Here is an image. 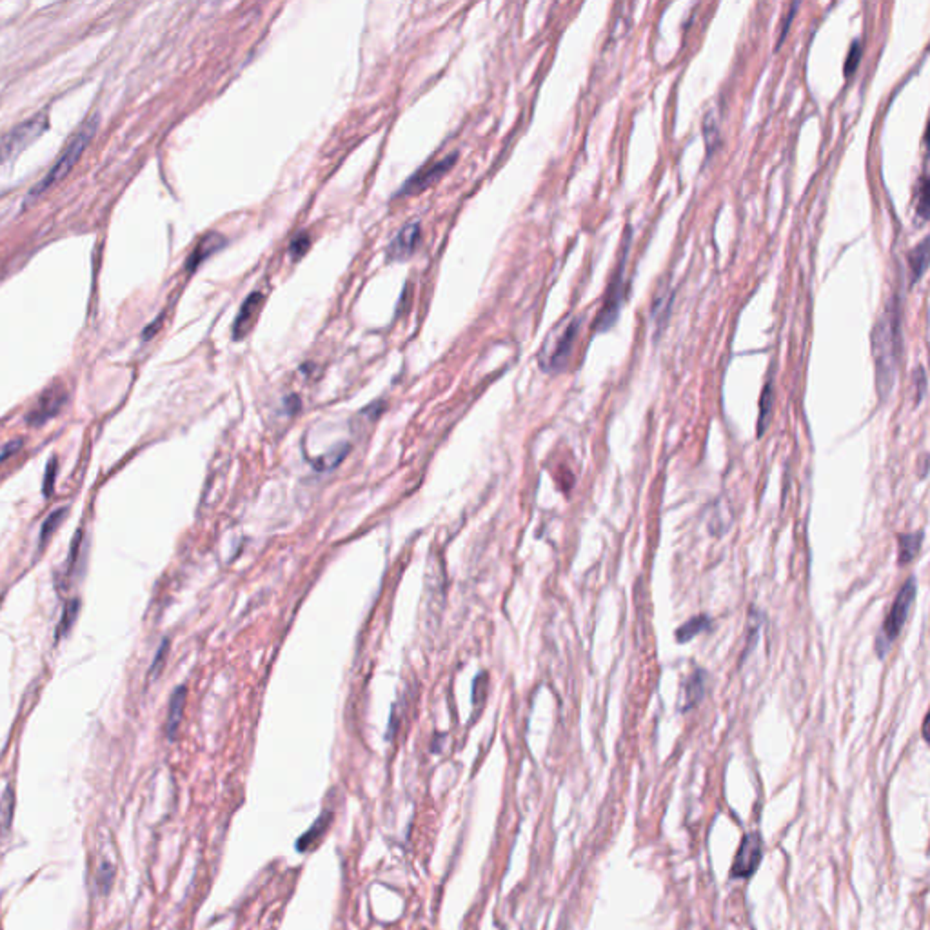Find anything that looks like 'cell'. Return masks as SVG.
<instances>
[{"mask_svg":"<svg viewBox=\"0 0 930 930\" xmlns=\"http://www.w3.org/2000/svg\"><path fill=\"white\" fill-rule=\"evenodd\" d=\"M874 364H876V385L881 398H887L894 387L903 351L901 334V304L892 297L885 304L883 311L874 323L870 333Z\"/></svg>","mask_w":930,"mask_h":930,"instance_id":"1","label":"cell"},{"mask_svg":"<svg viewBox=\"0 0 930 930\" xmlns=\"http://www.w3.org/2000/svg\"><path fill=\"white\" fill-rule=\"evenodd\" d=\"M97 125H99V117H97V114L84 120L82 124H80V127L75 131V135L71 136L68 140V144L64 146L62 153L58 155L57 162L53 164L46 177L42 178L40 182L33 187L32 193L27 195L26 204L29 202V200H33V198L40 197L42 193H46L53 184L60 182V180L68 175L69 169L77 164V160L84 153L86 146H88L89 142H91V138H93L95 131H97Z\"/></svg>","mask_w":930,"mask_h":930,"instance_id":"2","label":"cell"},{"mask_svg":"<svg viewBox=\"0 0 930 930\" xmlns=\"http://www.w3.org/2000/svg\"><path fill=\"white\" fill-rule=\"evenodd\" d=\"M629 247H631V228H627L624 234V245H622L620 260L618 264H616V269H614L613 275H611L607 291H605V298H603L602 309L598 311L596 320H594L593 323L594 333L609 331V329L616 323V320H618L620 311H622V304H624L625 300L624 280H625V267H627V256H629Z\"/></svg>","mask_w":930,"mask_h":930,"instance_id":"3","label":"cell"},{"mask_svg":"<svg viewBox=\"0 0 930 930\" xmlns=\"http://www.w3.org/2000/svg\"><path fill=\"white\" fill-rule=\"evenodd\" d=\"M580 326H582V318H569L549 333L547 340L541 345L540 354H538L540 367L546 373H560L561 369H565L574 342H576Z\"/></svg>","mask_w":930,"mask_h":930,"instance_id":"4","label":"cell"},{"mask_svg":"<svg viewBox=\"0 0 930 930\" xmlns=\"http://www.w3.org/2000/svg\"><path fill=\"white\" fill-rule=\"evenodd\" d=\"M914 600H916V580L914 578H910L898 593V596H896V600H894L892 603V607H890L889 614H887V618H885L883 625H881V629H879L878 638H876V650H878L879 658H883V656L889 652L890 645H892L894 639L899 636V633L903 629L905 622L909 618L910 607H912Z\"/></svg>","mask_w":930,"mask_h":930,"instance_id":"5","label":"cell"},{"mask_svg":"<svg viewBox=\"0 0 930 930\" xmlns=\"http://www.w3.org/2000/svg\"><path fill=\"white\" fill-rule=\"evenodd\" d=\"M47 130V114L38 113L29 120H24L22 124L8 133L4 138H0V167L5 166L8 162L21 155L32 142H35L38 136Z\"/></svg>","mask_w":930,"mask_h":930,"instance_id":"6","label":"cell"},{"mask_svg":"<svg viewBox=\"0 0 930 930\" xmlns=\"http://www.w3.org/2000/svg\"><path fill=\"white\" fill-rule=\"evenodd\" d=\"M761 837L758 832H748L745 834L739 845L738 853L734 856L731 876L733 878H748L756 872L759 861H761Z\"/></svg>","mask_w":930,"mask_h":930,"instance_id":"7","label":"cell"},{"mask_svg":"<svg viewBox=\"0 0 930 930\" xmlns=\"http://www.w3.org/2000/svg\"><path fill=\"white\" fill-rule=\"evenodd\" d=\"M456 156H458L456 153H452V155L445 156L443 160L435 162L431 166L421 167L420 171L415 173V175L404 184V187H402L400 191L396 193V197H407V195H418V193L426 191L427 187L432 186L435 182H438V180L454 166Z\"/></svg>","mask_w":930,"mask_h":930,"instance_id":"8","label":"cell"},{"mask_svg":"<svg viewBox=\"0 0 930 930\" xmlns=\"http://www.w3.org/2000/svg\"><path fill=\"white\" fill-rule=\"evenodd\" d=\"M420 236H421L420 223L411 222L407 223V225H404V228L393 236L389 245H387V249H385V258L389 262L406 260V258H409V256L416 251V247H418Z\"/></svg>","mask_w":930,"mask_h":930,"instance_id":"9","label":"cell"},{"mask_svg":"<svg viewBox=\"0 0 930 930\" xmlns=\"http://www.w3.org/2000/svg\"><path fill=\"white\" fill-rule=\"evenodd\" d=\"M66 398H68V395H66V391L60 385H55L51 389H47L40 396L37 406L27 413V424L35 427L46 424L49 418H53L58 411L62 409V406L66 404Z\"/></svg>","mask_w":930,"mask_h":930,"instance_id":"10","label":"cell"},{"mask_svg":"<svg viewBox=\"0 0 930 930\" xmlns=\"http://www.w3.org/2000/svg\"><path fill=\"white\" fill-rule=\"evenodd\" d=\"M262 302H264V297H262L260 293H253L247 297V300L244 302V306L240 307V313L234 318L233 323V334L234 340H240V338H244L245 333L249 331L253 322H255L256 315L260 311Z\"/></svg>","mask_w":930,"mask_h":930,"instance_id":"11","label":"cell"},{"mask_svg":"<svg viewBox=\"0 0 930 930\" xmlns=\"http://www.w3.org/2000/svg\"><path fill=\"white\" fill-rule=\"evenodd\" d=\"M707 689V672L703 669H696L685 681H683V705L681 711L687 712L692 707H696L705 696Z\"/></svg>","mask_w":930,"mask_h":930,"instance_id":"12","label":"cell"},{"mask_svg":"<svg viewBox=\"0 0 930 930\" xmlns=\"http://www.w3.org/2000/svg\"><path fill=\"white\" fill-rule=\"evenodd\" d=\"M225 244V238H223L222 234L219 233H208L204 234L202 238L198 240L197 247L193 249L191 256L187 258V271L197 269L198 265L202 264L208 256L215 255L217 251L222 249V245Z\"/></svg>","mask_w":930,"mask_h":930,"instance_id":"13","label":"cell"},{"mask_svg":"<svg viewBox=\"0 0 930 930\" xmlns=\"http://www.w3.org/2000/svg\"><path fill=\"white\" fill-rule=\"evenodd\" d=\"M331 821H333V814L331 812H322L318 820L315 821L311 825V829L304 834L297 842V851L300 853H307V851H311L318 845V843L322 842V837L328 834L329 825H331Z\"/></svg>","mask_w":930,"mask_h":930,"instance_id":"14","label":"cell"},{"mask_svg":"<svg viewBox=\"0 0 930 930\" xmlns=\"http://www.w3.org/2000/svg\"><path fill=\"white\" fill-rule=\"evenodd\" d=\"M923 533H909V535H899L898 536V543H899V551H898V563L899 565H907L910 561L914 560L916 554L920 552L921 543H923Z\"/></svg>","mask_w":930,"mask_h":930,"instance_id":"15","label":"cell"},{"mask_svg":"<svg viewBox=\"0 0 930 930\" xmlns=\"http://www.w3.org/2000/svg\"><path fill=\"white\" fill-rule=\"evenodd\" d=\"M186 698H187L186 687H178L177 691L173 692L171 702H169V712H167V736H169V738H173V736L177 734L180 720H182Z\"/></svg>","mask_w":930,"mask_h":930,"instance_id":"16","label":"cell"},{"mask_svg":"<svg viewBox=\"0 0 930 930\" xmlns=\"http://www.w3.org/2000/svg\"><path fill=\"white\" fill-rule=\"evenodd\" d=\"M927 267H929V242L925 240H921L920 244L916 245L914 249L910 251L909 255V271H910V282L914 284L921 278V276L925 275Z\"/></svg>","mask_w":930,"mask_h":930,"instance_id":"17","label":"cell"},{"mask_svg":"<svg viewBox=\"0 0 930 930\" xmlns=\"http://www.w3.org/2000/svg\"><path fill=\"white\" fill-rule=\"evenodd\" d=\"M711 625H712L711 620H709V616H705V614H702V616H694V618H691L689 622H685L681 627L676 629V639H678L680 644H687V641H691L694 636L711 629Z\"/></svg>","mask_w":930,"mask_h":930,"instance_id":"18","label":"cell"},{"mask_svg":"<svg viewBox=\"0 0 930 930\" xmlns=\"http://www.w3.org/2000/svg\"><path fill=\"white\" fill-rule=\"evenodd\" d=\"M772 400H774V385H772V380H769L763 387V393H761V400H759V420H758V437H761L765 432V427L769 424V416H770V409H772Z\"/></svg>","mask_w":930,"mask_h":930,"instance_id":"19","label":"cell"},{"mask_svg":"<svg viewBox=\"0 0 930 930\" xmlns=\"http://www.w3.org/2000/svg\"><path fill=\"white\" fill-rule=\"evenodd\" d=\"M13 811H15V792L11 787H5L4 794L0 798V834H5L11 829Z\"/></svg>","mask_w":930,"mask_h":930,"instance_id":"20","label":"cell"},{"mask_svg":"<svg viewBox=\"0 0 930 930\" xmlns=\"http://www.w3.org/2000/svg\"><path fill=\"white\" fill-rule=\"evenodd\" d=\"M929 178L923 175L920 182L916 186V213L920 215V219L925 222L929 217Z\"/></svg>","mask_w":930,"mask_h":930,"instance_id":"21","label":"cell"},{"mask_svg":"<svg viewBox=\"0 0 930 930\" xmlns=\"http://www.w3.org/2000/svg\"><path fill=\"white\" fill-rule=\"evenodd\" d=\"M66 513H68V509H66V507H62V509L53 511L51 515L47 516V520L44 522V525H42V530H40V546H44V543L49 540V536H51L53 533L57 530L58 524L64 520Z\"/></svg>","mask_w":930,"mask_h":930,"instance_id":"22","label":"cell"},{"mask_svg":"<svg viewBox=\"0 0 930 930\" xmlns=\"http://www.w3.org/2000/svg\"><path fill=\"white\" fill-rule=\"evenodd\" d=\"M77 614H78V602L75 600V602H69L68 605H66V609H64L62 620H60V624H58V627H57V639H60L62 636H66V634H68V631L71 629V625L75 624V618H77Z\"/></svg>","mask_w":930,"mask_h":930,"instance_id":"23","label":"cell"},{"mask_svg":"<svg viewBox=\"0 0 930 930\" xmlns=\"http://www.w3.org/2000/svg\"><path fill=\"white\" fill-rule=\"evenodd\" d=\"M97 879H99L100 892H104V894L110 892V889L113 887V881H114V867L111 865L110 861H104L102 865H100L99 878H97Z\"/></svg>","mask_w":930,"mask_h":930,"instance_id":"24","label":"cell"},{"mask_svg":"<svg viewBox=\"0 0 930 930\" xmlns=\"http://www.w3.org/2000/svg\"><path fill=\"white\" fill-rule=\"evenodd\" d=\"M309 244H311V236L306 233H300L297 238L293 240L291 245H289V253L291 256L297 260V258H302V256L306 255V251L309 249Z\"/></svg>","mask_w":930,"mask_h":930,"instance_id":"25","label":"cell"},{"mask_svg":"<svg viewBox=\"0 0 930 930\" xmlns=\"http://www.w3.org/2000/svg\"><path fill=\"white\" fill-rule=\"evenodd\" d=\"M859 57H861V44H859V40H854L853 46H851V51H848L847 62H845V75L847 77H851L854 69L857 68Z\"/></svg>","mask_w":930,"mask_h":930,"instance_id":"26","label":"cell"},{"mask_svg":"<svg viewBox=\"0 0 930 930\" xmlns=\"http://www.w3.org/2000/svg\"><path fill=\"white\" fill-rule=\"evenodd\" d=\"M166 652H167V641H164L160 649H158V652H156L155 661H153V667H151V678H156L158 670H160L162 665H164V658H166Z\"/></svg>","mask_w":930,"mask_h":930,"instance_id":"27","label":"cell"},{"mask_svg":"<svg viewBox=\"0 0 930 930\" xmlns=\"http://www.w3.org/2000/svg\"><path fill=\"white\" fill-rule=\"evenodd\" d=\"M796 10H798V4H792V5H790V11H789V13H787V22H785V26L781 27V35H780V38H778V44H776V47H780L781 44H783V38L787 37V32H789L790 22H792V19H794Z\"/></svg>","mask_w":930,"mask_h":930,"instance_id":"28","label":"cell"},{"mask_svg":"<svg viewBox=\"0 0 930 930\" xmlns=\"http://www.w3.org/2000/svg\"><path fill=\"white\" fill-rule=\"evenodd\" d=\"M55 465H57V462H55V460H51V462H49V465H47V480H46V484H44V493H46V496H49V494H51L53 478H55Z\"/></svg>","mask_w":930,"mask_h":930,"instance_id":"29","label":"cell"}]
</instances>
